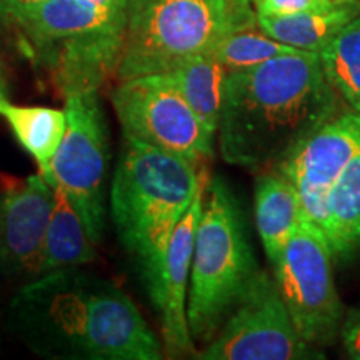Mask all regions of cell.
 I'll return each instance as SVG.
<instances>
[{
	"label": "cell",
	"mask_w": 360,
	"mask_h": 360,
	"mask_svg": "<svg viewBox=\"0 0 360 360\" xmlns=\"http://www.w3.org/2000/svg\"><path fill=\"white\" fill-rule=\"evenodd\" d=\"M339 96L315 52L285 53L229 72L219 124V148L229 164L276 167L337 115Z\"/></svg>",
	"instance_id": "1"
},
{
	"label": "cell",
	"mask_w": 360,
	"mask_h": 360,
	"mask_svg": "<svg viewBox=\"0 0 360 360\" xmlns=\"http://www.w3.org/2000/svg\"><path fill=\"white\" fill-rule=\"evenodd\" d=\"M22 337L51 357L159 360L162 344L132 299L105 278L70 269L45 274L12 302Z\"/></svg>",
	"instance_id": "2"
},
{
	"label": "cell",
	"mask_w": 360,
	"mask_h": 360,
	"mask_svg": "<svg viewBox=\"0 0 360 360\" xmlns=\"http://www.w3.org/2000/svg\"><path fill=\"white\" fill-rule=\"evenodd\" d=\"M197 167L182 157L124 137L112 180L110 212L152 302L159 297L175 227L209 175L205 167Z\"/></svg>",
	"instance_id": "3"
},
{
	"label": "cell",
	"mask_w": 360,
	"mask_h": 360,
	"mask_svg": "<svg viewBox=\"0 0 360 360\" xmlns=\"http://www.w3.org/2000/svg\"><path fill=\"white\" fill-rule=\"evenodd\" d=\"M12 25L22 30L64 98L98 92L119 72L127 12L90 0H44Z\"/></svg>",
	"instance_id": "4"
},
{
	"label": "cell",
	"mask_w": 360,
	"mask_h": 360,
	"mask_svg": "<svg viewBox=\"0 0 360 360\" xmlns=\"http://www.w3.org/2000/svg\"><path fill=\"white\" fill-rule=\"evenodd\" d=\"M257 272L236 197L222 179H209L187 295V319L193 342L214 339Z\"/></svg>",
	"instance_id": "5"
},
{
	"label": "cell",
	"mask_w": 360,
	"mask_h": 360,
	"mask_svg": "<svg viewBox=\"0 0 360 360\" xmlns=\"http://www.w3.org/2000/svg\"><path fill=\"white\" fill-rule=\"evenodd\" d=\"M244 0H129L120 80L165 74L210 52L233 30L252 27Z\"/></svg>",
	"instance_id": "6"
},
{
	"label": "cell",
	"mask_w": 360,
	"mask_h": 360,
	"mask_svg": "<svg viewBox=\"0 0 360 360\" xmlns=\"http://www.w3.org/2000/svg\"><path fill=\"white\" fill-rule=\"evenodd\" d=\"M332 264L334 252L326 233L305 215L274 265V278L297 330L315 347L334 344L345 315Z\"/></svg>",
	"instance_id": "7"
},
{
	"label": "cell",
	"mask_w": 360,
	"mask_h": 360,
	"mask_svg": "<svg viewBox=\"0 0 360 360\" xmlns=\"http://www.w3.org/2000/svg\"><path fill=\"white\" fill-rule=\"evenodd\" d=\"M67 129L51 162L49 184L62 188L98 245L105 231L109 130L98 92L65 98Z\"/></svg>",
	"instance_id": "8"
},
{
	"label": "cell",
	"mask_w": 360,
	"mask_h": 360,
	"mask_svg": "<svg viewBox=\"0 0 360 360\" xmlns=\"http://www.w3.org/2000/svg\"><path fill=\"white\" fill-rule=\"evenodd\" d=\"M124 137L200 165L214 155L215 137L192 110L169 74L122 80L110 94Z\"/></svg>",
	"instance_id": "9"
},
{
	"label": "cell",
	"mask_w": 360,
	"mask_h": 360,
	"mask_svg": "<svg viewBox=\"0 0 360 360\" xmlns=\"http://www.w3.org/2000/svg\"><path fill=\"white\" fill-rule=\"evenodd\" d=\"M199 359L297 360L323 355L299 334L276 278L259 270Z\"/></svg>",
	"instance_id": "10"
},
{
	"label": "cell",
	"mask_w": 360,
	"mask_h": 360,
	"mask_svg": "<svg viewBox=\"0 0 360 360\" xmlns=\"http://www.w3.org/2000/svg\"><path fill=\"white\" fill-rule=\"evenodd\" d=\"M56 207V188L42 174L7 175L0 188V265L12 277L34 281Z\"/></svg>",
	"instance_id": "11"
},
{
	"label": "cell",
	"mask_w": 360,
	"mask_h": 360,
	"mask_svg": "<svg viewBox=\"0 0 360 360\" xmlns=\"http://www.w3.org/2000/svg\"><path fill=\"white\" fill-rule=\"evenodd\" d=\"M360 155V114L345 110L297 146L276 169L297 188L328 192Z\"/></svg>",
	"instance_id": "12"
},
{
	"label": "cell",
	"mask_w": 360,
	"mask_h": 360,
	"mask_svg": "<svg viewBox=\"0 0 360 360\" xmlns=\"http://www.w3.org/2000/svg\"><path fill=\"white\" fill-rule=\"evenodd\" d=\"M209 179L207 175L192 205L175 227L169 245L160 292L154 302L160 312L164 344L169 354L174 355L195 352L187 319V290L188 282H191L197 227H199L202 210H204V197Z\"/></svg>",
	"instance_id": "13"
},
{
	"label": "cell",
	"mask_w": 360,
	"mask_h": 360,
	"mask_svg": "<svg viewBox=\"0 0 360 360\" xmlns=\"http://www.w3.org/2000/svg\"><path fill=\"white\" fill-rule=\"evenodd\" d=\"M304 219V207L294 184L276 169L260 175L255 184V225L272 267Z\"/></svg>",
	"instance_id": "14"
},
{
	"label": "cell",
	"mask_w": 360,
	"mask_h": 360,
	"mask_svg": "<svg viewBox=\"0 0 360 360\" xmlns=\"http://www.w3.org/2000/svg\"><path fill=\"white\" fill-rule=\"evenodd\" d=\"M360 13V0H337L332 7L290 15H257L269 37L305 52L319 53Z\"/></svg>",
	"instance_id": "15"
},
{
	"label": "cell",
	"mask_w": 360,
	"mask_h": 360,
	"mask_svg": "<svg viewBox=\"0 0 360 360\" xmlns=\"http://www.w3.org/2000/svg\"><path fill=\"white\" fill-rule=\"evenodd\" d=\"M169 77L180 90L207 132L217 135L229 70L214 51L199 53L172 69Z\"/></svg>",
	"instance_id": "16"
},
{
	"label": "cell",
	"mask_w": 360,
	"mask_h": 360,
	"mask_svg": "<svg viewBox=\"0 0 360 360\" xmlns=\"http://www.w3.org/2000/svg\"><path fill=\"white\" fill-rule=\"evenodd\" d=\"M96 247L97 244L67 193L56 187V207L45 237L39 277L92 262L97 255Z\"/></svg>",
	"instance_id": "17"
},
{
	"label": "cell",
	"mask_w": 360,
	"mask_h": 360,
	"mask_svg": "<svg viewBox=\"0 0 360 360\" xmlns=\"http://www.w3.org/2000/svg\"><path fill=\"white\" fill-rule=\"evenodd\" d=\"M0 117L8 124L27 154L34 157L39 165V172L49 182L51 162L65 135V110L52 107L15 105L7 98H0Z\"/></svg>",
	"instance_id": "18"
},
{
	"label": "cell",
	"mask_w": 360,
	"mask_h": 360,
	"mask_svg": "<svg viewBox=\"0 0 360 360\" xmlns=\"http://www.w3.org/2000/svg\"><path fill=\"white\" fill-rule=\"evenodd\" d=\"M322 232L335 260L344 262L360 254V155L327 193V222Z\"/></svg>",
	"instance_id": "19"
},
{
	"label": "cell",
	"mask_w": 360,
	"mask_h": 360,
	"mask_svg": "<svg viewBox=\"0 0 360 360\" xmlns=\"http://www.w3.org/2000/svg\"><path fill=\"white\" fill-rule=\"evenodd\" d=\"M319 57L337 96L360 114V13L319 52Z\"/></svg>",
	"instance_id": "20"
},
{
	"label": "cell",
	"mask_w": 360,
	"mask_h": 360,
	"mask_svg": "<svg viewBox=\"0 0 360 360\" xmlns=\"http://www.w3.org/2000/svg\"><path fill=\"white\" fill-rule=\"evenodd\" d=\"M214 52L225 65V69L237 72L264 64L274 57L295 53L299 52V49L278 42L269 37L267 34L254 32L250 27H244L225 35L214 49Z\"/></svg>",
	"instance_id": "21"
},
{
	"label": "cell",
	"mask_w": 360,
	"mask_h": 360,
	"mask_svg": "<svg viewBox=\"0 0 360 360\" xmlns=\"http://www.w3.org/2000/svg\"><path fill=\"white\" fill-rule=\"evenodd\" d=\"M337 0H255L257 15H290L332 7Z\"/></svg>",
	"instance_id": "22"
},
{
	"label": "cell",
	"mask_w": 360,
	"mask_h": 360,
	"mask_svg": "<svg viewBox=\"0 0 360 360\" xmlns=\"http://www.w3.org/2000/svg\"><path fill=\"white\" fill-rule=\"evenodd\" d=\"M339 337L347 357L360 360V309L349 310L344 315Z\"/></svg>",
	"instance_id": "23"
},
{
	"label": "cell",
	"mask_w": 360,
	"mask_h": 360,
	"mask_svg": "<svg viewBox=\"0 0 360 360\" xmlns=\"http://www.w3.org/2000/svg\"><path fill=\"white\" fill-rule=\"evenodd\" d=\"M40 2L44 0H0V22L13 24L17 17Z\"/></svg>",
	"instance_id": "24"
},
{
	"label": "cell",
	"mask_w": 360,
	"mask_h": 360,
	"mask_svg": "<svg viewBox=\"0 0 360 360\" xmlns=\"http://www.w3.org/2000/svg\"><path fill=\"white\" fill-rule=\"evenodd\" d=\"M90 2L97 4V6L101 7L112 8V11H120V12H127V7H129V0H90Z\"/></svg>",
	"instance_id": "25"
},
{
	"label": "cell",
	"mask_w": 360,
	"mask_h": 360,
	"mask_svg": "<svg viewBox=\"0 0 360 360\" xmlns=\"http://www.w3.org/2000/svg\"><path fill=\"white\" fill-rule=\"evenodd\" d=\"M7 79H6V72H4L2 62H0V98H7Z\"/></svg>",
	"instance_id": "26"
},
{
	"label": "cell",
	"mask_w": 360,
	"mask_h": 360,
	"mask_svg": "<svg viewBox=\"0 0 360 360\" xmlns=\"http://www.w3.org/2000/svg\"><path fill=\"white\" fill-rule=\"evenodd\" d=\"M244 2H247V4H254L255 0H244Z\"/></svg>",
	"instance_id": "27"
}]
</instances>
